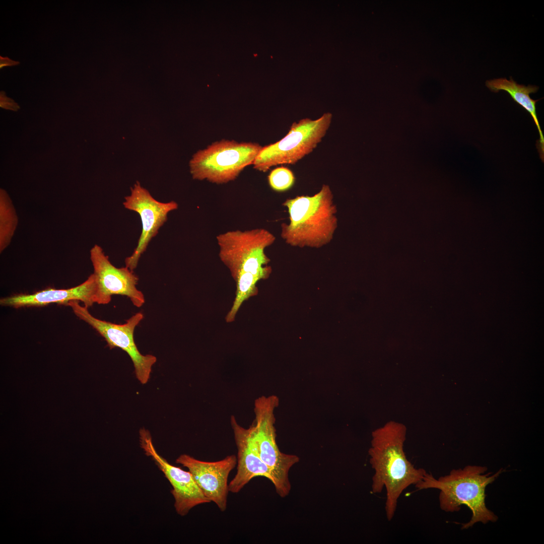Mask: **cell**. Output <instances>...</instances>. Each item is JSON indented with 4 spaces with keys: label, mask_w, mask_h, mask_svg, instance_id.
I'll return each mask as SVG.
<instances>
[{
    "label": "cell",
    "mask_w": 544,
    "mask_h": 544,
    "mask_svg": "<svg viewBox=\"0 0 544 544\" xmlns=\"http://www.w3.org/2000/svg\"><path fill=\"white\" fill-rule=\"evenodd\" d=\"M406 428L400 423L390 421L372 432L369 462L374 471L372 492L380 493L384 488L386 497V518L395 514L398 500L406 488L421 482L425 469L416 468L407 459L403 450Z\"/></svg>",
    "instance_id": "obj_1"
},
{
    "label": "cell",
    "mask_w": 544,
    "mask_h": 544,
    "mask_svg": "<svg viewBox=\"0 0 544 544\" xmlns=\"http://www.w3.org/2000/svg\"><path fill=\"white\" fill-rule=\"evenodd\" d=\"M217 240L219 257L236 284L233 304L225 318L231 322L243 303L257 294V282L269 277V259L264 250L275 242V237L265 229H255L230 231L219 234Z\"/></svg>",
    "instance_id": "obj_2"
},
{
    "label": "cell",
    "mask_w": 544,
    "mask_h": 544,
    "mask_svg": "<svg viewBox=\"0 0 544 544\" xmlns=\"http://www.w3.org/2000/svg\"><path fill=\"white\" fill-rule=\"evenodd\" d=\"M487 470L486 466L467 465L462 469H453L449 474L438 479L427 472L422 481L415 486L418 490L439 489L440 507L445 512L458 511L461 505L467 506L471 511L472 516L469 522L462 524L461 529H467L476 523L495 522L498 518L486 506V489L504 470L501 468L493 474L486 473Z\"/></svg>",
    "instance_id": "obj_3"
},
{
    "label": "cell",
    "mask_w": 544,
    "mask_h": 544,
    "mask_svg": "<svg viewBox=\"0 0 544 544\" xmlns=\"http://www.w3.org/2000/svg\"><path fill=\"white\" fill-rule=\"evenodd\" d=\"M290 223L282 224L281 237L293 246L319 248L329 243L337 227L336 209L329 186L313 196L287 199Z\"/></svg>",
    "instance_id": "obj_4"
},
{
    "label": "cell",
    "mask_w": 544,
    "mask_h": 544,
    "mask_svg": "<svg viewBox=\"0 0 544 544\" xmlns=\"http://www.w3.org/2000/svg\"><path fill=\"white\" fill-rule=\"evenodd\" d=\"M279 404L278 396H261L254 401L255 419L247 428L252 448L261 460L271 469L277 484V493L282 498L291 490L288 473L299 462V457L282 452L276 442L275 411Z\"/></svg>",
    "instance_id": "obj_5"
},
{
    "label": "cell",
    "mask_w": 544,
    "mask_h": 544,
    "mask_svg": "<svg viewBox=\"0 0 544 544\" xmlns=\"http://www.w3.org/2000/svg\"><path fill=\"white\" fill-rule=\"evenodd\" d=\"M258 144L222 140L193 155L189 162L194 179L222 184L234 180L253 164L262 149Z\"/></svg>",
    "instance_id": "obj_6"
},
{
    "label": "cell",
    "mask_w": 544,
    "mask_h": 544,
    "mask_svg": "<svg viewBox=\"0 0 544 544\" xmlns=\"http://www.w3.org/2000/svg\"><path fill=\"white\" fill-rule=\"evenodd\" d=\"M331 119L332 114L328 112L315 120L304 118L293 123L284 138L262 148L253 163V168L266 172L278 165L296 163L321 142Z\"/></svg>",
    "instance_id": "obj_7"
},
{
    "label": "cell",
    "mask_w": 544,
    "mask_h": 544,
    "mask_svg": "<svg viewBox=\"0 0 544 544\" xmlns=\"http://www.w3.org/2000/svg\"><path fill=\"white\" fill-rule=\"evenodd\" d=\"M67 305L72 308L78 318L89 324L105 339L110 349L120 348L129 355L133 364L136 377L142 384L148 381L157 358L152 355L142 354L134 342L135 328L144 318L142 313L134 314L123 324H116L94 317L88 308L81 306L78 301H70Z\"/></svg>",
    "instance_id": "obj_8"
},
{
    "label": "cell",
    "mask_w": 544,
    "mask_h": 544,
    "mask_svg": "<svg viewBox=\"0 0 544 544\" xmlns=\"http://www.w3.org/2000/svg\"><path fill=\"white\" fill-rule=\"evenodd\" d=\"M130 195L125 197L124 207L137 213L140 217L142 229L136 247L132 254L125 259V266L131 270L137 266L141 255L150 242L167 220L168 214L178 208L174 201L167 202L155 199L139 182L131 188Z\"/></svg>",
    "instance_id": "obj_9"
},
{
    "label": "cell",
    "mask_w": 544,
    "mask_h": 544,
    "mask_svg": "<svg viewBox=\"0 0 544 544\" xmlns=\"http://www.w3.org/2000/svg\"><path fill=\"white\" fill-rule=\"evenodd\" d=\"M90 259L96 283L95 302L107 304L113 295L125 296L134 306L141 307L145 302L144 294L137 288L138 277L127 267L118 268L110 261L101 246L94 245Z\"/></svg>",
    "instance_id": "obj_10"
},
{
    "label": "cell",
    "mask_w": 544,
    "mask_h": 544,
    "mask_svg": "<svg viewBox=\"0 0 544 544\" xmlns=\"http://www.w3.org/2000/svg\"><path fill=\"white\" fill-rule=\"evenodd\" d=\"M141 446L145 454L154 461L172 487L174 507L177 514L184 516L196 506L211 501L205 496L189 471L170 464L160 455L154 447L150 433L142 429L140 432Z\"/></svg>",
    "instance_id": "obj_11"
},
{
    "label": "cell",
    "mask_w": 544,
    "mask_h": 544,
    "mask_svg": "<svg viewBox=\"0 0 544 544\" xmlns=\"http://www.w3.org/2000/svg\"><path fill=\"white\" fill-rule=\"evenodd\" d=\"M176 462L188 469L206 497L221 511L226 510L229 492L228 479L237 464L236 455H228L219 461H205L184 454L176 459Z\"/></svg>",
    "instance_id": "obj_12"
},
{
    "label": "cell",
    "mask_w": 544,
    "mask_h": 544,
    "mask_svg": "<svg viewBox=\"0 0 544 544\" xmlns=\"http://www.w3.org/2000/svg\"><path fill=\"white\" fill-rule=\"evenodd\" d=\"M230 423L237 449V466L236 474L228 485L229 491L239 492L251 479L258 476L267 478L275 486L276 478L252 448L248 429L240 425L234 416Z\"/></svg>",
    "instance_id": "obj_13"
},
{
    "label": "cell",
    "mask_w": 544,
    "mask_h": 544,
    "mask_svg": "<svg viewBox=\"0 0 544 544\" xmlns=\"http://www.w3.org/2000/svg\"><path fill=\"white\" fill-rule=\"evenodd\" d=\"M96 283L93 274L81 284L67 289H46L32 294H19L2 298L3 306L15 308L43 306L51 303L67 305L72 301H81L89 308L95 302Z\"/></svg>",
    "instance_id": "obj_14"
},
{
    "label": "cell",
    "mask_w": 544,
    "mask_h": 544,
    "mask_svg": "<svg viewBox=\"0 0 544 544\" xmlns=\"http://www.w3.org/2000/svg\"><path fill=\"white\" fill-rule=\"evenodd\" d=\"M486 85L492 92H507L514 101L529 113L538 129L539 138L536 143V148L540 158L543 162L544 137L536 113L535 105L538 100H534L530 97V94L536 93L538 91V87L533 85L525 86L519 84L512 78L510 80L499 78L488 80L486 82Z\"/></svg>",
    "instance_id": "obj_15"
},
{
    "label": "cell",
    "mask_w": 544,
    "mask_h": 544,
    "mask_svg": "<svg viewBox=\"0 0 544 544\" xmlns=\"http://www.w3.org/2000/svg\"><path fill=\"white\" fill-rule=\"evenodd\" d=\"M18 224V218L12 201L2 190L0 197V252L8 247Z\"/></svg>",
    "instance_id": "obj_16"
},
{
    "label": "cell",
    "mask_w": 544,
    "mask_h": 544,
    "mask_svg": "<svg viewBox=\"0 0 544 544\" xmlns=\"http://www.w3.org/2000/svg\"><path fill=\"white\" fill-rule=\"evenodd\" d=\"M295 178L292 172L285 167L275 168L268 176V182L270 187L279 191H285L293 184Z\"/></svg>",
    "instance_id": "obj_17"
},
{
    "label": "cell",
    "mask_w": 544,
    "mask_h": 544,
    "mask_svg": "<svg viewBox=\"0 0 544 544\" xmlns=\"http://www.w3.org/2000/svg\"><path fill=\"white\" fill-rule=\"evenodd\" d=\"M1 106L6 109L16 110L19 108V106L12 99L5 96V92H1Z\"/></svg>",
    "instance_id": "obj_18"
},
{
    "label": "cell",
    "mask_w": 544,
    "mask_h": 544,
    "mask_svg": "<svg viewBox=\"0 0 544 544\" xmlns=\"http://www.w3.org/2000/svg\"><path fill=\"white\" fill-rule=\"evenodd\" d=\"M20 63L19 61H14L11 60L8 57H3L0 56V68L2 69L5 66H11L13 65H16Z\"/></svg>",
    "instance_id": "obj_19"
}]
</instances>
